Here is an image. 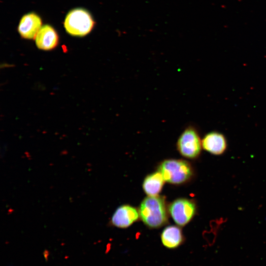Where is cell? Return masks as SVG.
<instances>
[{
  "instance_id": "cell-9",
  "label": "cell",
  "mask_w": 266,
  "mask_h": 266,
  "mask_svg": "<svg viewBox=\"0 0 266 266\" xmlns=\"http://www.w3.org/2000/svg\"><path fill=\"white\" fill-rule=\"evenodd\" d=\"M34 39L36 46L40 49L46 51L56 48L59 40L57 32L49 25L42 26Z\"/></svg>"
},
{
  "instance_id": "cell-7",
  "label": "cell",
  "mask_w": 266,
  "mask_h": 266,
  "mask_svg": "<svg viewBox=\"0 0 266 266\" xmlns=\"http://www.w3.org/2000/svg\"><path fill=\"white\" fill-rule=\"evenodd\" d=\"M204 150L211 154L220 156L227 149L228 142L225 135L218 131H211L204 135L202 139Z\"/></svg>"
},
{
  "instance_id": "cell-8",
  "label": "cell",
  "mask_w": 266,
  "mask_h": 266,
  "mask_svg": "<svg viewBox=\"0 0 266 266\" xmlns=\"http://www.w3.org/2000/svg\"><path fill=\"white\" fill-rule=\"evenodd\" d=\"M42 27L40 17L36 13L31 12L24 15L20 20L18 31L25 39H34Z\"/></svg>"
},
{
  "instance_id": "cell-5",
  "label": "cell",
  "mask_w": 266,
  "mask_h": 266,
  "mask_svg": "<svg viewBox=\"0 0 266 266\" xmlns=\"http://www.w3.org/2000/svg\"><path fill=\"white\" fill-rule=\"evenodd\" d=\"M194 201L186 198H179L172 201L168 207V212L179 226H184L193 218L197 212Z\"/></svg>"
},
{
  "instance_id": "cell-11",
  "label": "cell",
  "mask_w": 266,
  "mask_h": 266,
  "mask_svg": "<svg viewBox=\"0 0 266 266\" xmlns=\"http://www.w3.org/2000/svg\"><path fill=\"white\" fill-rule=\"evenodd\" d=\"M165 180L158 170L148 175L144 179L142 188L148 196H158L161 192Z\"/></svg>"
},
{
  "instance_id": "cell-10",
  "label": "cell",
  "mask_w": 266,
  "mask_h": 266,
  "mask_svg": "<svg viewBox=\"0 0 266 266\" xmlns=\"http://www.w3.org/2000/svg\"><path fill=\"white\" fill-rule=\"evenodd\" d=\"M161 240L162 244L166 248L173 249L181 245L185 238L182 230L177 226L169 225L162 232Z\"/></svg>"
},
{
  "instance_id": "cell-4",
  "label": "cell",
  "mask_w": 266,
  "mask_h": 266,
  "mask_svg": "<svg viewBox=\"0 0 266 266\" xmlns=\"http://www.w3.org/2000/svg\"><path fill=\"white\" fill-rule=\"evenodd\" d=\"M176 147L182 156L190 159L198 158L202 146V139L197 127L193 125L186 127L178 138Z\"/></svg>"
},
{
  "instance_id": "cell-3",
  "label": "cell",
  "mask_w": 266,
  "mask_h": 266,
  "mask_svg": "<svg viewBox=\"0 0 266 266\" xmlns=\"http://www.w3.org/2000/svg\"><path fill=\"white\" fill-rule=\"evenodd\" d=\"M94 24V21L90 13L80 8L69 11L64 21V27L67 33L75 36L87 35L92 31Z\"/></svg>"
},
{
  "instance_id": "cell-2",
  "label": "cell",
  "mask_w": 266,
  "mask_h": 266,
  "mask_svg": "<svg viewBox=\"0 0 266 266\" xmlns=\"http://www.w3.org/2000/svg\"><path fill=\"white\" fill-rule=\"evenodd\" d=\"M158 170L165 181L174 185L186 183L194 175L192 165L185 160L179 159L165 160L159 165Z\"/></svg>"
},
{
  "instance_id": "cell-1",
  "label": "cell",
  "mask_w": 266,
  "mask_h": 266,
  "mask_svg": "<svg viewBox=\"0 0 266 266\" xmlns=\"http://www.w3.org/2000/svg\"><path fill=\"white\" fill-rule=\"evenodd\" d=\"M138 212L143 223L150 229H157L168 222V208L164 197L148 196L140 204Z\"/></svg>"
},
{
  "instance_id": "cell-6",
  "label": "cell",
  "mask_w": 266,
  "mask_h": 266,
  "mask_svg": "<svg viewBox=\"0 0 266 266\" xmlns=\"http://www.w3.org/2000/svg\"><path fill=\"white\" fill-rule=\"evenodd\" d=\"M139 217L138 210L130 205L125 204L118 207L112 215L110 225L119 228H127Z\"/></svg>"
}]
</instances>
